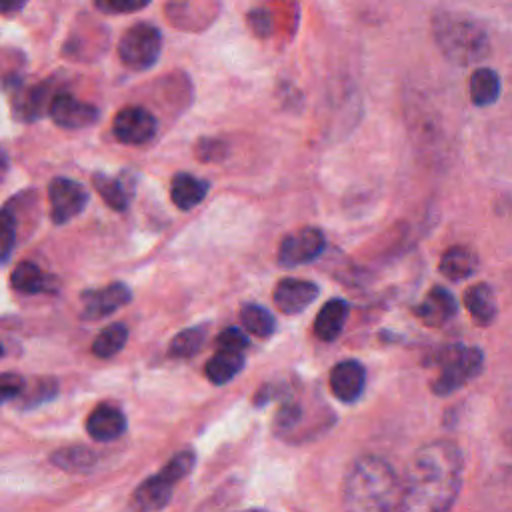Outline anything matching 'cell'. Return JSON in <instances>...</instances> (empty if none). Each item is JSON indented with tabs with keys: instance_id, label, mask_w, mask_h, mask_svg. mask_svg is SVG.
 I'll list each match as a JSON object with an SVG mask.
<instances>
[{
	"instance_id": "1",
	"label": "cell",
	"mask_w": 512,
	"mask_h": 512,
	"mask_svg": "<svg viewBox=\"0 0 512 512\" xmlns=\"http://www.w3.org/2000/svg\"><path fill=\"white\" fill-rule=\"evenodd\" d=\"M462 484V454L450 440L414 452L402 478L404 512H448Z\"/></svg>"
},
{
	"instance_id": "2",
	"label": "cell",
	"mask_w": 512,
	"mask_h": 512,
	"mask_svg": "<svg viewBox=\"0 0 512 512\" xmlns=\"http://www.w3.org/2000/svg\"><path fill=\"white\" fill-rule=\"evenodd\" d=\"M346 512H404V488L396 470L378 456H360L344 478Z\"/></svg>"
},
{
	"instance_id": "3",
	"label": "cell",
	"mask_w": 512,
	"mask_h": 512,
	"mask_svg": "<svg viewBox=\"0 0 512 512\" xmlns=\"http://www.w3.org/2000/svg\"><path fill=\"white\" fill-rule=\"evenodd\" d=\"M432 32L440 52L454 64L468 66L484 60L490 52V38L486 30L470 16L452 12L436 14Z\"/></svg>"
},
{
	"instance_id": "4",
	"label": "cell",
	"mask_w": 512,
	"mask_h": 512,
	"mask_svg": "<svg viewBox=\"0 0 512 512\" xmlns=\"http://www.w3.org/2000/svg\"><path fill=\"white\" fill-rule=\"evenodd\" d=\"M440 372L432 382V390L438 396H446L476 378L484 366V354L474 346H448L438 354Z\"/></svg>"
},
{
	"instance_id": "5",
	"label": "cell",
	"mask_w": 512,
	"mask_h": 512,
	"mask_svg": "<svg viewBox=\"0 0 512 512\" xmlns=\"http://www.w3.org/2000/svg\"><path fill=\"white\" fill-rule=\"evenodd\" d=\"M162 52V34L154 24L138 22L130 26L120 42L118 56L124 66L132 70H148L156 64Z\"/></svg>"
},
{
	"instance_id": "6",
	"label": "cell",
	"mask_w": 512,
	"mask_h": 512,
	"mask_svg": "<svg viewBox=\"0 0 512 512\" xmlns=\"http://www.w3.org/2000/svg\"><path fill=\"white\" fill-rule=\"evenodd\" d=\"M158 122L152 112L142 106H126L112 120V132L118 142L138 146L156 136Z\"/></svg>"
},
{
	"instance_id": "7",
	"label": "cell",
	"mask_w": 512,
	"mask_h": 512,
	"mask_svg": "<svg viewBox=\"0 0 512 512\" xmlns=\"http://www.w3.org/2000/svg\"><path fill=\"white\" fill-rule=\"evenodd\" d=\"M48 200L52 220L56 224H64L84 210L88 202V192L76 180L58 176L48 186Z\"/></svg>"
},
{
	"instance_id": "8",
	"label": "cell",
	"mask_w": 512,
	"mask_h": 512,
	"mask_svg": "<svg viewBox=\"0 0 512 512\" xmlns=\"http://www.w3.org/2000/svg\"><path fill=\"white\" fill-rule=\"evenodd\" d=\"M324 250V234L314 226H306L294 234H288L278 250L280 266H298L312 262Z\"/></svg>"
},
{
	"instance_id": "9",
	"label": "cell",
	"mask_w": 512,
	"mask_h": 512,
	"mask_svg": "<svg viewBox=\"0 0 512 512\" xmlns=\"http://www.w3.org/2000/svg\"><path fill=\"white\" fill-rule=\"evenodd\" d=\"M48 114L52 118V122L60 128L66 130H78V128H88L98 120V108L76 100L72 94L68 92H60L56 96L50 98L48 104Z\"/></svg>"
},
{
	"instance_id": "10",
	"label": "cell",
	"mask_w": 512,
	"mask_h": 512,
	"mask_svg": "<svg viewBox=\"0 0 512 512\" xmlns=\"http://www.w3.org/2000/svg\"><path fill=\"white\" fill-rule=\"evenodd\" d=\"M318 296V286L310 280L282 278L274 288V304L284 314H298Z\"/></svg>"
},
{
	"instance_id": "11",
	"label": "cell",
	"mask_w": 512,
	"mask_h": 512,
	"mask_svg": "<svg viewBox=\"0 0 512 512\" xmlns=\"http://www.w3.org/2000/svg\"><path fill=\"white\" fill-rule=\"evenodd\" d=\"M82 302H84L82 316L86 320H94V318L108 316L114 310L122 308L126 302H130V290H128L126 284L114 282V284H108L100 290L84 292Z\"/></svg>"
},
{
	"instance_id": "12",
	"label": "cell",
	"mask_w": 512,
	"mask_h": 512,
	"mask_svg": "<svg viewBox=\"0 0 512 512\" xmlns=\"http://www.w3.org/2000/svg\"><path fill=\"white\" fill-rule=\"evenodd\" d=\"M330 390L342 402H354L366 382V370L358 360H342L330 370Z\"/></svg>"
},
{
	"instance_id": "13",
	"label": "cell",
	"mask_w": 512,
	"mask_h": 512,
	"mask_svg": "<svg viewBox=\"0 0 512 512\" xmlns=\"http://www.w3.org/2000/svg\"><path fill=\"white\" fill-rule=\"evenodd\" d=\"M414 314L428 326H442L456 314V300L446 288H432L414 308Z\"/></svg>"
},
{
	"instance_id": "14",
	"label": "cell",
	"mask_w": 512,
	"mask_h": 512,
	"mask_svg": "<svg viewBox=\"0 0 512 512\" xmlns=\"http://www.w3.org/2000/svg\"><path fill=\"white\" fill-rule=\"evenodd\" d=\"M172 480H168L162 472L146 478L132 496V502L138 512H158L164 508L172 496Z\"/></svg>"
},
{
	"instance_id": "15",
	"label": "cell",
	"mask_w": 512,
	"mask_h": 512,
	"mask_svg": "<svg viewBox=\"0 0 512 512\" xmlns=\"http://www.w3.org/2000/svg\"><path fill=\"white\" fill-rule=\"evenodd\" d=\"M86 430L98 442L116 440L126 430V416L114 406H98L90 412Z\"/></svg>"
},
{
	"instance_id": "16",
	"label": "cell",
	"mask_w": 512,
	"mask_h": 512,
	"mask_svg": "<svg viewBox=\"0 0 512 512\" xmlns=\"http://www.w3.org/2000/svg\"><path fill=\"white\" fill-rule=\"evenodd\" d=\"M348 310H350L348 302H344L340 298L328 300L314 318L316 336L324 342H330V340L338 338L342 328H344V322L348 318Z\"/></svg>"
},
{
	"instance_id": "17",
	"label": "cell",
	"mask_w": 512,
	"mask_h": 512,
	"mask_svg": "<svg viewBox=\"0 0 512 512\" xmlns=\"http://www.w3.org/2000/svg\"><path fill=\"white\" fill-rule=\"evenodd\" d=\"M206 192H208V184L192 174H186V172L176 174L170 184L172 202L180 210H190V208L198 206L204 200Z\"/></svg>"
},
{
	"instance_id": "18",
	"label": "cell",
	"mask_w": 512,
	"mask_h": 512,
	"mask_svg": "<svg viewBox=\"0 0 512 512\" xmlns=\"http://www.w3.org/2000/svg\"><path fill=\"white\" fill-rule=\"evenodd\" d=\"M464 304L476 324L488 326L496 318V298L488 284H474L464 292Z\"/></svg>"
},
{
	"instance_id": "19",
	"label": "cell",
	"mask_w": 512,
	"mask_h": 512,
	"mask_svg": "<svg viewBox=\"0 0 512 512\" xmlns=\"http://www.w3.org/2000/svg\"><path fill=\"white\" fill-rule=\"evenodd\" d=\"M478 268V256L466 246H452L440 258V272L450 280H464Z\"/></svg>"
},
{
	"instance_id": "20",
	"label": "cell",
	"mask_w": 512,
	"mask_h": 512,
	"mask_svg": "<svg viewBox=\"0 0 512 512\" xmlns=\"http://www.w3.org/2000/svg\"><path fill=\"white\" fill-rule=\"evenodd\" d=\"M500 76L492 68H476L470 76V100L476 106H490L498 100Z\"/></svg>"
},
{
	"instance_id": "21",
	"label": "cell",
	"mask_w": 512,
	"mask_h": 512,
	"mask_svg": "<svg viewBox=\"0 0 512 512\" xmlns=\"http://www.w3.org/2000/svg\"><path fill=\"white\" fill-rule=\"evenodd\" d=\"M12 108H14V116H18L20 120H36L44 110H48L46 86L14 90Z\"/></svg>"
},
{
	"instance_id": "22",
	"label": "cell",
	"mask_w": 512,
	"mask_h": 512,
	"mask_svg": "<svg viewBox=\"0 0 512 512\" xmlns=\"http://www.w3.org/2000/svg\"><path fill=\"white\" fill-rule=\"evenodd\" d=\"M244 366L242 352H230V350H218L206 364V376L214 384H226L230 382Z\"/></svg>"
},
{
	"instance_id": "23",
	"label": "cell",
	"mask_w": 512,
	"mask_h": 512,
	"mask_svg": "<svg viewBox=\"0 0 512 512\" xmlns=\"http://www.w3.org/2000/svg\"><path fill=\"white\" fill-rule=\"evenodd\" d=\"M12 286L22 294H38L50 290V278L34 262H20L10 276Z\"/></svg>"
},
{
	"instance_id": "24",
	"label": "cell",
	"mask_w": 512,
	"mask_h": 512,
	"mask_svg": "<svg viewBox=\"0 0 512 512\" xmlns=\"http://www.w3.org/2000/svg\"><path fill=\"white\" fill-rule=\"evenodd\" d=\"M50 460L54 466H58L62 470L82 472V470H90L96 464L98 454L86 446H70V448H62V450L54 452Z\"/></svg>"
},
{
	"instance_id": "25",
	"label": "cell",
	"mask_w": 512,
	"mask_h": 512,
	"mask_svg": "<svg viewBox=\"0 0 512 512\" xmlns=\"http://www.w3.org/2000/svg\"><path fill=\"white\" fill-rule=\"evenodd\" d=\"M128 340V328L120 322L106 326L92 342V352L98 358H112L114 354H118L124 344Z\"/></svg>"
},
{
	"instance_id": "26",
	"label": "cell",
	"mask_w": 512,
	"mask_h": 512,
	"mask_svg": "<svg viewBox=\"0 0 512 512\" xmlns=\"http://www.w3.org/2000/svg\"><path fill=\"white\" fill-rule=\"evenodd\" d=\"M240 322L248 332L262 336V338L270 336L274 332L272 314L264 306H258V304H244L240 308Z\"/></svg>"
},
{
	"instance_id": "27",
	"label": "cell",
	"mask_w": 512,
	"mask_h": 512,
	"mask_svg": "<svg viewBox=\"0 0 512 512\" xmlns=\"http://www.w3.org/2000/svg\"><path fill=\"white\" fill-rule=\"evenodd\" d=\"M204 340H206L204 328H200V326L186 328L172 338L168 352H170V356H176V358H188V356H194L196 352H200V348L204 346Z\"/></svg>"
},
{
	"instance_id": "28",
	"label": "cell",
	"mask_w": 512,
	"mask_h": 512,
	"mask_svg": "<svg viewBox=\"0 0 512 512\" xmlns=\"http://www.w3.org/2000/svg\"><path fill=\"white\" fill-rule=\"evenodd\" d=\"M92 184L98 190L100 198L114 210H124L128 206V196L122 188V184L110 176L104 174H94L92 176Z\"/></svg>"
},
{
	"instance_id": "29",
	"label": "cell",
	"mask_w": 512,
	"mask_h": 512,
	"mask_svg": "<svg viewBox=\"0 0 512 512\" xmlns=\"http://www.w3.org/2000/svg\"><path fill=\"white\" fill-rule=\"evenodd\" d=\"M192 466H194V452L184 450V452L174 454V456L164 464V468H162L160 472H162L168 480L178 482V480H182V478L192 470Z\"/></svg>"
},
{
	"instance_id": "30",
	"label": "cell",
	"mask_w": 512,
	"mask_h": 512,
	"mask_svg": "<svg viewBox=\"0 0 512 512\" xmlns=\"http://www.w3.org/2000/svg\"><path fill=\"white\" fill-rule=\"evenodd\" d=\"M14 240H16V218L10 212V208L6 206L2 210V218H0V250H2V260L4 262L10 256Z\"/></svg>"
},
{
	"instance_id": "31",
	"label": "cell",
	"mask_w": 512,
	"mask_h": 512,
	"mask_svg": "<svg viewBox=\"0 0 512 512\" xmlns=\"http://www.w3.org/2000/svg\"><path fill=\"white\" fill-rule=\"evenodd\" d=\"M228 154V146L224 140L218 138H202L196 146V156L202 162H218Z\"/></svg>"
},
{
	"instance_id": "32",
	"label": "cell",
	"mask_w": 512,
	"mask_h": 512,
	"mask_svg": "<svg viewBox=\"0 0 512 512\" xmlns=\"http://www.w3.org/2000/svg\"><path fill=\"white\" fill-rule=\"evenodd\" d=\"M96 8L106 14H130L150 4V0H94Z\"/></svg>"
},
{
	"instance_id": "33",
	"label": "cell",
	"mask_w": 512,
	"mask_h": 512,
	"mask_svg": "<svg viewBox=\"0 0 512 512\" xmlns=\"http://www.w3.org/2000/svg\"><path fill=\"white\" fill-rule=\"evenodd\" d=\"M216 344H218V350H230V352H242L246 346H248V338L246 334L236 328V326H230L226 330H222L216 338Z\"/></svg>"
},
{
	"instance_id": "34",
	"label": "cell",
	"mask_w": 512,
	"mask_h": 512,
	"mask_svg": "<svg viewBox=\"0 0 512 512\" xmlns=\"http://www.w3.org/2000/svg\"><path fill=\"white\" fill-rule=\"evenodd\" d=\"M22 388H24L22 376L10 374V372L2 374V378H0V392H2V400L4 402H8L10 398H16L22 392Z\"/></svg>"
},
{
	"instance_id": "35",
	"label": "cell",
	"mask_w": 512,
	"mask_h": 512,
	"mask_svg": "<svg viewBox=\"0 0 512 512\" xmlns=\"http://www.w3.org/2000/svg\"><path fill=\"white\" fill-rule=\"evenodd\" d=\"M300 418V408L290 404V406H284L278 414V424L280 426H292L296 420Z\"/></svg>"
},
{
	"instance_id": "36",
	"label": "cell",
	"mask_w": 512,
	"mask_h": 512,
	"mask_svg": "<svg viewBox=\"0 0 512 512\" xmlns=\"http://www.w3.org/2000/svg\"><path fill=\"white\" fill-rule=\"evenodd\" d=\"M24 4H26V0H0L2 14H12V12L20 10Z\"/></svg>"
},
{
	"instance_id": "37",
	"label": "cell",
	"mask_w": 512,
	"mask_h": 512,
	"mask_svg": "<svg viewBox=\"0 0 512 512\" xmlns=\"http://www.w3.org/2000/svg\"><path fill=\"white\" fill-rule=\"evenodd\" d=\"M510 446H512V438H510Z\"/></svg>"
}]
</instances>
